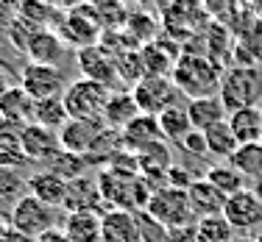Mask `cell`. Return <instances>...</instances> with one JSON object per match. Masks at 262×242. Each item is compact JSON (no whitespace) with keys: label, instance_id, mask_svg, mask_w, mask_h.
Returning a JSON list of instances; mask_svg holds the SVG:
<instances>
[{"label":"cell","instance_id":"6da1fadb","mask_svg":"<svg viewBox=\"0 0 262 242\" xmlns=\"http://www.w3.org/2000/svg\"><path fill=\"white\" fill-rule=\"evenodd\" d=\"M170 78L182 95L195 101V98H207V95H217L221 92L223 70L207 53H182L170 72Z\"/></svg>","mask_w":262,"mask_h":242},{"label":"cell","instance_id":"7a4b0ae2","mask_svg":"<svg viewBox=\"0 0 262 242\" xmlns=\"http://www.w3.org/2000/svg\"><path fill=\"white\" fill-rule=\"evenodd\" d=\"M98 187L106 209H126V212H142L154 195V187L142 176H128L109 167L98 173Z\"/></svg>","mask_w":262,"mask_h":242},{"label":"cell","instance_id":"3957f363","mask_svg":"<svg viewBox=\"0 0 262 242\" xmlns=\"http://www.w3.org/2000/svg\"><path fill=\"white\" fill-rule=\"evenodd\" d=\"M221 101L226 111L232 114L237 109L257 106L262 101V70L257 64H234L229 70H223L221 78Z\"/></svg>","mask_w":262,"mask_h":242},{"label":"cell","instance_id":"277c9868","mask_svg":"<svg viewBox=\"0 0 262 242\" xmlns=\"http://www.w3.org/2000/svg\"><path fill=\"white\" fill-rule=\"evenodd\" d=\"M112 98V89L98 81H90V78H78L73 84H67L64 95V109H67V117L70 120H98L103 117V109Z\"/></svg>","mask_w":262,"mask_h":242},{"label":"cell","instance_id":"5b68a950","mask_svg":"<svg viewBox=\"0 0 262 242\" xmlns=\"http://www.w3.org/2000/svg\"><path fill=\"white\" fill-rule=\"evenodd\" d=\"M145 212L159 220L167 231H182L187 226H195V214L190 209V198L184 189H173V187H159L154 189L151 201H148Z\"/></svg>","mask_w":262,"mask_h":242},{"label":"cell","instance_id":"8992f818","mask_svg":"<svg viewBox=\"0 0 262 242\" xmlns=\"http://www.w3.org/2000/svg\"><path fill=\"white\" fill-rule=\"evenodd\" d=\"M61 214L59 209H51L45 206L42 201H36L34 195H23L14 201V206H11V214H9V226L14 228V231L26 234V237L36 239L39 234H45L48 228H56L61 223Z\"/></svg>","mask_w":262,"mask_h":242},{"label":"cell","instance_id":"52a82bcc","mask_svg":"<svg viewBox=\"0 0 262 242\" xmlns=\"http://www.w3.org/2000/svg\"><path fill=\"white\" fill-rule=\"evenodd\" d=\"M131 95H134L140 114H151V117H159L162 111L179 106V98H184L170 76H145L140 84L131 86Z\"/></svg>","mask_w":262,"mask_h":242},{"label":"cell","instance_id":"ba28073f","mask_svg":"<svg viewBox=\"0 0 262 242\" xmlns=\"http://www.w3.org/2000/svg\"><path fill=\"white\" fill-rule=\"evenodd\" d=\"M56 34L64 39V45H73L76 51H84V47H92L101 42L103 36V26L98 20V11L92 3H78L76 9L64 11V22Z\"/></svg>","mask_w":262,"mask_h":242},{"label":"cell","instance_id":"9c48e42d","mask_svg":"<svg viewBox=\"0 0 262 242\" xmlns=\"http://www.w3.org/2000/svg\"><path fill=\"white\" fill-rule=\"evenodd\" d=\"M20 86L34 101H48V98H61L67 89V81L59 67L51 64H26L20 72Z\"/></svg>","mask_w":262,"mask_h":242},{"label":"cell","instance_id":"30bf717a","mask_svg":"<svg viewBox=\"0 0 262 242\" xmlns=\"http://www.w3.org/2000/svg\"><path fill=\"white\" fill-rule=\"evenodd\" d=\"M223 217L234 231L254 234L262 226V201L254 189H243L237 195L226 198L223 203Z\"/></svg>","mask_w":262,"mask_h":242},{"label":"cell","instance_id":"8fae6325","mask_svg":"<svg viewBox=\"0 0 262 242\" xmlns=\"http://www.w3.org/2000/svg\"><path fill=\"white\" fill-rule=\"evenodd\" d=\"M76 64L81 70V76L90 78V81H98V84L109 86L112 84H120V72H117V59L112 56L106 47L98 42L92 47H84V51L76 53Z\"/></svg>","mask_w":262,"mask_h":242},{"label":"cell","instance_id":"7c38bea8","mask_svg":"<svg viewBox=\"0 0 262 242\" xmlns=\"http://www.w3.org/2000/svg\"><path fill=\"white\" fill-rule=\"evenodd\" d=\"M103 131H109L103 117H98V120H67V126L59 131V148L86 159V153L101 139Z\"/></svg>","mask_w":262,"mask_h":242},{"label":"cell","instance_id":"4fadbf2b","mask_svg":"<svg viewBox=\"0 0 262 242\" xmlns=\"http://www.w3.org/2000/svg\"><path fill=\"white\" fill-rule=\"evenodd\" d=\"M34 106H36V101L20 84L9 86V89L0 95V126L23 131L26 126L34 123Z\"/></svg>","mask_w":262,"mask_h":242},{"label":"cell","instance_id":"5bb4252c","mask_svg":"<svg viewBox=\"0 0 262 242\" xmlns=\"http://www.w3.org/2000/svg\"><path fill=\"white\" fill-rule=\"evenodd\" d=\"M137 164H140V176L154 189H159V187H167V176H170L176 161H173L167 142H157V145L145 148L142 153H137Z\"/></svg>","mask_w":262,"mask_h":242},{"label":"cell","instance_id":"9a60e30c","mask_svg":"<svg viewBox=\"0 0 262 242\" xmlns=\"http://www.w3.org/2000/svg\"><path fill=\"white\" fill-rule=\"evenodd\" d=\"M64 212H95V214L106 212V203H103L101 187H98V178H90V173H86V176H81V178H76V181L67 184Z\"/></svg>","mask_w":262,"mask_h":242},{"label":"cell","instance_id":"2e32d148","mask_svg":"<svg viewBox=\"0 0 262 242\" xmlns=\"http://www.w3.org/2000/svg\"><path fill=\"white\" fill-rule=\"evenodd\" d=\"M101 242H140L137 212L106 209L101 214Z\"/></svg>","mask_w":262,"mask_h":242},{"label":"cell","instance_id":"e0dca14e","mask_svg":"<svg viewBox=\"0 0 262 242\" xmlns=\"http://www.w3.org/2000/svg\"><path fill=\"white\" fill-rule=\"evenodd\" d=\"M120 139H123V148L131 153H142L145 148L157 145V142H165L162 139V131H159V120L151 114H137L120 131Z\"/></svg>","mask_w":262,"mask_h":242},{"label":"cell","instance_id":"ac0fdd59","mask_svg":"<svg viewBox=\"0 0 262 242\" xmlns=\"http://www.w3.org/2000/svg\"><path fill=\"white\" fill-rule=\"evenodd\" d=\"M23 53H28V59L34 61V64L59 67V61L64 59V53H67V45L56 31H34Z\"/></svg>","mask_w":262,"mask_h":242},{"label":"cell","instance_id":"d6986e66","mask_svg":"<svg viewBox=\"0 0 262 242\" xmlns=\"http://www.w3.org/2000/svg\"><path fill=\"white\" fill-rule=\"evenodd\" d=\"M28 195H34L36 201H42L45 206L59 209L64 212V203H67V181L48 170H39L28 178Z\"/></svg>","mask_w":262,"mask_h":242},{"label":"cell","instance_id":"ffe728a7","mask_svg":"<svg viewBox=\"0 0 262 242\" xmlns=\"http://www.w3.org/2000/svg\"><path fill=\"white\" fill-rule=\"evenodd\" d=\"M20 142H23V151H26L28 161H45L48 156H53L59 151V134L51 131V128L36 126V123L23 128Z\"/></svg>","mask_w":262,"mask_h":242},{"label":"cell","instance_id":"44dd1931","mask_svg":"<svg viewBox=\"0 0 262 242\" xmlns=\"http://www.w3.org/2000/svg\"><path fill=\"white\" fill-rule=\"evenodd\" d=\"M17 17L39 31H59L61 22H64V11H59L45 0H20L17 3Z\"/></svg>","mask_w":262,"mask_h":242},{"label":"cell","instance_id":"7402d4cb","mask_svg":"<svg viewBox=\"0 0 262 242\" xmlns=\"http://www.w3.org/2000/svg\"><path fill=\"white\" fill-rule=\"evenodd\" d=\"M187 198H190V209H192V214H195V220H207V217L223 214L226 198L212 187L207 178H198V181L187 189Z\"/></svg>","mask_w":262,"mask_h":242},{"label":"cell","instance_id":"603a6c76","mask_svg":"<svg viewBox=\"0 0 262 242\" xmlns=\"http://www.w3.org/2000/svg\"><path fill=\"white\" fill-rule=\"evenodd\" d=\"M187 114L195 131H207V128L217 126V123L229 120V111L223 106L221 95H207V98H195L187 101Z\"/></svg>","mask_w":262,"mask_h":242},{"label":"cell","instance_id":"cb8c5ba5","mask_svg":"<svg viewBox=\"0 0 262 242\" xmlns=\"http://www.w3.org/2000/svg\"><path fill=\"white\" fill-rule=\"evenodd\" d=\"M59 228L70 242H101V214L95 212H64Z\"/></svg>","mask_w":262,"mask_h":242},{"label":"cell","instance_id":"d4e9b609","mask_svg":"<svg viewBox=\"0 0 262 242\" xmlns=\"http://www.w3.org/2000/svg\"><path fill=\"white\" fill-rule=\"evenodd\" d=\"M229 128L240 145H254L262 142V109L259 106H246L229 114Z\"/></svg>","mask_w":262,"mask_h":242},{"label":"cell","instance_id":"484cf974","mask_svg":"<svg viewBox=\"0 0 262 242\" xmlns=\"http://www.w3.org/2000/svg\"><path fill=\"white\" fill-rule=\"evenodd\" d=\"M140 114V109H137V103H134V95H131V89H115L112 92V98H109V103H106V109H103V123L112 128V131H123V128L128 126L134 117Z\"/></svg>","mask_w":262,"mask_h":242},{"label":"cell","instance_id":"4316f807","mask_svg":"<svg viewBox=\"0 0 262 242\" xmlns=\"http://www.w3.org/2000/svg\"><path fill=\"white\" fill-rule=\"evenodd\" d=\"M140 56H142V67H145V76H170L182 53H176V47H170V45H162V42H151V45L140 47Z\"/></svg>","mask_w":262,"mask_h":242},{"label":"cell","instance_id":"83f0119b","mask_svg":"<svg viewBox=\"0 0 262 242\" xmlns=\"http://www.w3.org/2000/svg\"><path fill=\"white\" fill-rule=\"evenodd\" d=\"M42 164H45L48 173H53V176L64 178L67 184L90 173V161H86L84 156H78V153L64 151V148H59V151H56L53 156H48L45 161H42Z\"/></svg>","mask_w":262,"mask_h":242},{"label":"cell","instance_id":"f1b7e54d","mask_svg":"<svg viewBox=\"0 0 262 242\" xmlns=\"http://www.w3.org/2000/svg\"><path fill=\"white\" fill-rule=\"evenodd\" d=\"M159 120V131H162V139L170 142V145H179L187 134L192 131V123H190V114H187V103H179V106L162 111L157 117Z\"/></svg>","mask_w":262,"mask_h":242},{"label":"cell","instance_id":"f546056e","mask_svg":"<svg viewBox=\"0 0 262 242\" xmlns=\"http://www.w3.org/2000/svg\"><path fill=\"white\" fill-rule=\"evenodd\" d=\"M204 178L215 187L217 192H221L223 198H232L237 195V192L246 189V178L240 176V173L234 170L229 161H221V164H212L207 173H204Z\"/></svg>","mask_w":262,"mask_h":242},{"label":"cell","instance_id":"4dcf8cb0","mask_svg":"<svg viewBox=\"0 0 262 242\" xmlns=\"http://www.w3.org/2000/svg\"><path fill=\"white\" fill-rule=\"evenodd\" d=\"M204 139H207L209 156H215L221 161H229L232 153L240 148V142L234 139V134H232V128H229L226 120L217 123V126H212V128H207V131H204Z\"/></svg>","mask_w":262,"mask_h":242},{"label":"cell","instance_id":"1f68e13d","mask_svg":"<svg viewBox=\"0 0 262 242\" xmlns=\"http://www.w3.org/2000/svg\"><path fill=\"white\" fill-rule=\"evenodd\" d=\"M229 164H232L243 178H257V181H262V142L240 145L232 153Z\"/></svg>","mask_w":262,"mask_h":242},{"label":"cell","instance_id":"d6a6232c","mask_svg":"<svg viewBox=\"0 0 262 242\" xmlns=\"http://www.w3.org/2000/svg\"><path fill=\"white\" fill-rule=\"evenodd\" d=\"M67 109H64V101L61 98H48V101H36L34 106V123L42 128H51V131L59 134L61 128L67 126Z\"/></svg>","mask_w":262,"mask_h":242},{"label":"cell","instance_id":"836d02e7","mask_svg":"<svg viewBox=\"0 0 262 242\" xmlns=\"http://www.w3.org/2000/svg\"><path fill=\"white\" fill-rule=\"evenodd\" d=\"M237 231L226 223V217H207L195 223V242H234Z\"/></svg>","mask_w":262,"mask_h":242},{"label":"cell","instance_id":"e575fe53","mask_svg":"<svg viewBox=\"0 0 262 242\" xmlns=\"http://www.w3.org/2000/svg\"><path fill=\"white\" fill-rule=\"evenodd\" d=\"M28 164L26 151H23L20 142V131L14 128H0V167H17Z\"/></svg>","mask_w":262,"mask_h":242},{"label":"cell","instance_id":"d590c367","mask_svg":"<svg viewBox=\"0 0 262 242\" xmlns=\"http://www.w3.org/2000/svg\"><path fill=\"white\" fill-rule=\"evenodd\" d=\"M28 181L23 178V173L17 167H0V201H17L26 195Z\"/></svg>","mask_w":262,"mask_h":242},{"label":"cell","instance_id":"8d00e7d4","mask_svg":"<svg viewBox=\"0 0 262 242\" xmlns=\"http://www.w3.org/2000/svg\"><path fill=\"white\" fill-rule=\"evenodd\" d=\"M137 220H140V242H173V231H167L145 209L137 212Z\"/></svg>","mask_w":262,"mask_h":242},{"label":"cell","instance_id":"74e56055","mask_svg":"<svg viewBox=\"0 0 262 242\" xmlns=\"http://www.w3.org/2000/svg\"><path fill=\"white\" fill-rule=\"evenodd\" d=\"M176 148L184 153V156H192V159L209 156V151H207V139H204V131H195V128H192V131L187 134Z\"/></svg>","mask_w":262,"mask_h":242},{"label":"cell","instance_id":"f35d334b","mask_svg":"<svg viewBox=\"0 0 262 242\" xmlns=\"http://www.w3.org/2000/svg\"><path fill=\"white\" fill-rule=\"evenodd\" d=\"M36 242H70V237H67V234L61 231L59 226H56V228H48L45 234H39V237H36Z\"/></svg>","mask_w":262,"mask_h":242},{"label":"cell","instance_id":"ab89813d","mask_svg":"<svg viewBox=\"0 0 262 242\" xmlns=\"http://www.w3.org/2000/svg\"><path fill=\"white\" fill-rule=\"evenodd\" d=\"M45 3L56 6V9H59V11H70V9H76L78 3H84V0H45Z\"/></svg>","mask_w":262,"mask_h":242},{"label":"cell","instance_id":"60d3db41","mask_svg":"<svg viewBox=\"0 0 262 242\" xmlns=\"http://www.w3.org/2000/svg\"><path fill=\"white\" fill-rule=\"evenodd\" d=\"M9 86H11V84H9V72H6L3 67H0V95H3V92L9 89Z\"/></svg>","mask_w":262,"mask_h":242},{"label":"cell","instance_id":"b9f144b4","mask_svg":"<svg viewBox=\"0 0 262 242\" xmlns=\"http://www.w3.org/2000/svg\"><path fill=\"white\" fill-rule=\"evenodd\" d=\"M251 9H254V14L262 20V0H251Z\"/></svg>","mask_w":262,"mask_h":242},{"label":"cell","instance_id":"7bdbcfd3","mask_svg":"<svg viewBox=\"0 0 262 242\" xmlns=\"http://www.w3.org/2000/svg\"><path fill=\"white\" fill-rule=\"evenodd\" d=\"M234 242H257V237H254V234H246V237H237Z\"/></svg>","mask_w":262,"mask_h":242},{"label":"cell","instance_id":"ee69618b","mask_svg":"<svg viewBox=\"0 0 262 242\" xmlns=\"http://www.w3.org/2000/svg\"><path fill=\"white\" fill-rule=\"evenodd\" d=\"M254 237H257V242H262V226H259V231H254Z\"/></svg>","mask_w":262,"mask_h":242},{"label":"cell","instance_id":"f6af8a7d","mask_svg":"<svg viewBox=\"0 0 262 242\" xmlns=\"http://www.w3.org/2000/svg\"><path fill=\"white\" fill-rule=\"evenodd\" d=\"M254 192H257V195H259V201H262V181L257 184V189H254Z\"/></svg>","mask_w":262,"mask_h":242},{"label":"cell","instance_id":"bcb514c9","mask_svg":"<svg viewBox=\"0 0 262 242\" xmlns=\"http://www.w3.org/2000/svg\"><path fill=\"white\" fill-rule=\"evenodd\" d=\"M232 3H237V6H243V3H251V0H232Z\"/></svg>","mask_w":262,"mask_h":242},{"label":"cell","instance_id":"7dc6e473","mask_svg":"<svg viewBox=\"0 0 262 242\" xmlns=\"http://www.w3.org/2000/svg\"><path fill=\"white\" fill-rule=\"evenodd\" d=\"M84 3H92V6H95V3H101V0H84Z\"/></svg>","mask_w":262,"mask_h":242},{"label":"cell","instance_id":"c3c4849f","mask_svg":"<svg viewBox=\"0 0 262 242\" xmlns=\"http://www.w3.org/2000/svg\"><path fill=\"white\" fill-rule=\"evenodd\" d=\"M17 3H20V0H17Z\"/></svg>","mask_w":262,"mask_h":242}]
</instances>
